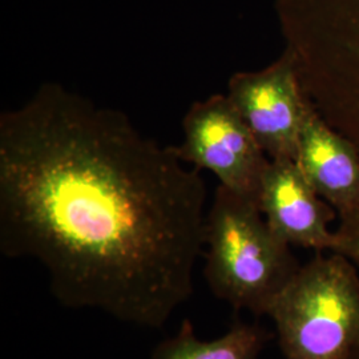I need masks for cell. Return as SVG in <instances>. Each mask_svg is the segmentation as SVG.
I'll list each match as a JSON object with an SVG mask.
<instances>
[{
  "mask_svg": "<svg viewBox=\"0 0 359 359\" xmlns=\"http://www.w3.org/2000/svg\"><path fill=\"white\" fill-rule=\"evenodd\" d=\"M205 182L175 147L59 83L0 115V252L65 308L161 329L193 293Z\"/></svg>",
  "mask_w": 359,
  "mask_h": 359,
  "instance_id": "cell-1",
  "label": "cell"
},
{
  "mask_svg": "<svg viewBox=\"0 0 359 359\" xmlns=\"http://www.w3.org/2000/svg\"><path fill=\"white\" fill-rule=\"evenodd\" d=\"M204 277L237 311L268 316L301 262L276 234L255 198L218 185L206 212Z\"/></svg>",
  "mask_w": 359,
  "mask_h": 359,
  "instance_id": "cell-2",
  "label": "cell"
},
{
  "mask_svg": "<svg viewBox=\"0 0 359 359\" xmlns=\"http://www.w3.org/2000/svg\"><path fill=\"white\" fill-rule=\"evenodd\" d=\"M338 72L348 115L359 135V23L338 60Z\"/></svg>",
  "mask_w": 359,
  "mask_h": 359,
  "instance_id": "cell-9",
  "label": "cell"
},
{
  "mask_svg": "<svg viewBox=\"0 0 359 359\" xmlns=\"http://www.w3.org/2000/svg\"><path fill=\"white\" fill-rule=\"evenodd\" d=\"M283 359H345L359 345V270L317 252L271 305Z\"/></svg>",
  "mask_w": 359,
  "mask_h": 359,
  "instance_id": "cell-3",
  "label": "cell"
},
{
  "mask_svg": "<svg viewBox=\"0 0 359 359\" xmlns=\"http://www.w3.org/2000/svg\"><path fill=\"white\" fill-rule=\"evenodd\" d=\"M335 229L333 250L346 257L359 270V206L344 216H339Z\"/></svg>",
  "mask_w": 359,
  "mask_h": 359,
  "instance_id": "cell-10",
  "label": "cell"
},
{
  "mask_svg": "<svg viewBox=\"0 0 359 359\" xmlns=\"http://www.w3.org/2000/svg\"><path fill=\"white\" fill-rule=\"evenodd\" d=\"M345 359H359V345Z\"/></svg>",
  "mask_w": 359,
  "mask_h": 359,
  "instance_id": "cell-11",
  "label": "cell"
},
{
  "mask_svg": "<svg viewBox=\"0 0 359 359\" xmlns=\"http://www.w3.org/2000/svg\"><path fill=\"white\" fill-rule=\"evenodd\" d=\"M175 148L185 164L209 170L218 185L257 201L270 158L226 95L191 105L182 118V142Z\"/></svg>",
  "mask_w": 359,
  "mask_h": 359,
  "instance_id": "cell-4",
  "label": "cell"
},
{
  "mask_svg": "<svg viewBox=\"0 0 359 359\" xmlns=\"http://www.w3.org/2000/svg\"><path fill=\"white\" fill-rule=\"evenodd\" d=\"M226 96L270 160H295L309 102L287 52L262 69L231 75Z\"/></svg>",
  "mask_w": 359,
  "mask_h": 359,
  "instance_id": "cell-5",
  "label": "cell"
},
{
  "mask_svg": "<svg viewBox=\"0 0 359 359\" xmlns=\"http://www.w3.org/2000/svg\"><path fill=\"white\" fill-rule=\"evenodd\" d=\"M269 339V332L259 323L236 322L224 335L203 341L192 322L184 320L177 334L154 347L151 359H259Z\"/></svg>",
  "mask_w": 359,
  "mask_h": 359,
  "instance_id": "cell-8",
  "label": "cell"
},
{
  "mask_svg": "<svg viewBox=\"0 0 359 359\" xmlns=\"http://www.w3.org/2000/svg\"><path fill=\"white\" fill-rule=\"evenodd\" d=\"M257 204L270 228L292 248L333 250L337 212L314 191L295 160H270Z\"/></svg>",
  "mask_w": 359,
  "mask_h": 359,
  "instance_id": "cell-6",
  "label": "cell"
},
{
  "mask_svg": "<svg viewBox=\"0 0 359 359\" xmlns=\"http://www.w3.org/2000/svg\"><path fill=\"white\" fill-rule=\"evenodd\" d=\"M295 163L338 217L359 206V152L308 104Z\"/></svg>",
  "mask_w": 359,
  "mask_h": 359,
  "instance_id": "cell-7",
  "label": "cell"
}]
</instances>
